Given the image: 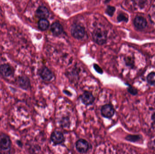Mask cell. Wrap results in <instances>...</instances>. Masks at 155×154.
Wrapping results in <instances>:
<instances>
[{
  "instance_id": "obj_16",
  "label": "cell",
  "mask_w": 155,
  "mask_h": 154,
  "mask_svg": "<svg viewBox=\"0 0 155 154\" xmlns=\"http://www.w3.org/2000/svg\"><path fill=\"white\" fill-rule=\"evenodd\" d=\"M141 137L142 136L138 135H128L125 137V139L130 142H136L141 140Z\"/></svg>"
},
{
  "instance_id": "obj_17",
  "label": "cell",
  "mask_w": 155,
  "mask_h": 154,
  "mask_svg": "<svg viewBox=\"0 0 155 154\" xmlns=\"http://www.w3.org/2000/svg\"><path fill=\"white\" fill-rule=\"evenodd\" d=\"M147 80L150 85L155 86V72L149 73L147 76Z\"/></svg>"
},
{
  "instance_id": "obj_6",
  "label": "cell",
  "mask_w": 155,
  "mask_h": 154,
  "mask_svg": "<svg viewBox=\"0 0 155 154\" xmlns=\"http://www.w3.org/2000/svg\"><path fill=\"white\" fill-rule=\"evenodd\" d=\"M50 140L54 146H57L65 142V137L62 132L56 130L51 134Z\"/></svg>"
},
{
  "instance_id": "obj_10",
  "label": "cell",
  "mask_w": 155,
  "mask_h": 154,
  "mask_svg": "<svg viewBox=\"0 0 155 154\" xmlns=\"http://www.w3.org/2000/svg\"><path fill=\"white\" fill-rule=\"evenodd\" d=\"M18 86L24 90H27L30 87V82L29 78L25 76H22L18 78L17 80Z\"/></svg>"
},
{
  "instance_id": "obj_5",
  "label": "cell",
  "mask_w": 155,
  "mask_h": 154,
  "mask_svg": "<svg viewBox=\"0 0 155 154\" xmlns=\"http://www.w3.org/2000/svg\"><path fill=\"white\" fill-rule=\"evenodd\" d=\"M72 35L77 39H81L85 35V30L84 27L77 24H74L71 28Z\"/></svg>"
},
{
  "instance_id": "obj_2",
  "label": "cell",
  "mask_w": 155,
  "mask_h": 154,
  "mask_svg": "<svg viewBox=\"0 0 155 154\" xmlns=\"http://www.w3.org/2000/svg\"><path fill=\"white\" fill-rule=\"evenodd\" d=\"M38 74L43 81L49 82L54 78L53 72L46 66H43L39 69Z\"/></svg>"
},
{
  "instance_id": "obj_15",
  "label": "cell",
  "mask_w": 155,
  "mask_h": 154,
  "mask_svg": "<svg viewBox=\"0 0 155 154\" xmlns=\"http://www.w3.org/2000/svg\"><path fill=\"white\" fill-rule=\"evenodd\" d=\"M50 23L46 19H41L38 22V27L42 31L47 30L49 28Z\"/></svg>"
},
{
  "instance_id": "obj_21",
  "label": "cell",
  "mask_w": 155,
  "mask_h": 154,
  "mask_svg": "<svg viewBox=\"0 0 155 154\" xmlns=\"http://www.w3.org/2000/svg\"><path fill=\"white\" fill-rule=\"evenodd\" d=\"M118 20L119 21L127 22L128 21V18H127L123 14H120L118 17Z\"/></svg>"
},
{
  "instance_id": "obj_13",
  "label": "cell",
  "mask_w": 155,
  "mask_h": 154,
  "mask_svg": "<svg viewBox=\"0 0 155 154\" xmlns=\"http://www.w3.org/2000/svg\"><path fill=\"white\" fill-rule=\"evenodd\" d=\"M51 31L54 35L58 36L62 34L63 31V27L59 23L56 22L51 26Z\"/></svg>"
},
{
  "instance_id": "obj_11",
  "label": "cell",
  "mask_w": 155,
  "mask_h": 154,
  "mask_svg": "<svg viewBox=\"0 0 155 154\" xmlns=\"http://www.w3.org/2000/svg\"><path fill=\"white\" fill-rule=\"evenodd\" d=\"M135 27L138 29H144L147 25V21L146 19L142 16H137L134 20Z\"/></svg>"
},
{
  "instance_id": "obj_1",
  "label": "cell",
  "mask_w": 155,
  "mask_h": 154,
  "mask_svg": "<svg viewBox=\"0 0 155 154\" xmlns=\"http://www.w3.org/2000/svg\"><path fill=\"white\" fill-rule=\"evenodd\" d=\"M92 37L93 41L99 45H103L106 43L107 39L106 34L100 29H97L93 31Z\"/></svg>"
},
{
  "instance_id": "obj_19",
  "label": "cell",
  "mask_w": 155,
  "mask_h": 154,
  "mask_svg": "<svg viewBox=\"0 0 155 154\" xmlns=\"http://www.w3.org/2000/svg\"><path fill=\"white\" fill-rule=\"evenodd\" d=\"M115 10V8L111 6H108L107 9L106 13H107L108 15L109 16H113Z\"/></svg>"
},
{
  "instance_id": "obj_4",
  "label": "cell",
  "mask_w": 155,
  "mask_h": 154,
  "mask_svg": "<svg viewBox=\"0 0 155 154\" xmlns=\"http://www.w3.org/2000/svg\"><path fill=\"white\" fill-rule=\"evenodd\" d=\"M115 111L111 104H105L102 106L101 114L103 118L110 119L114 115Z\"/></svg>"
},
{
  "instance_id": "obj_8",
  "label": "cell",
  "mask_w": 155,
  "mask_h": 154,
  "mask_svg": "<svg viewBox=\"0 0 155 154\" xmlns=\"http://www.w3.org/2000/svg\"><path fill=\"white\" fill-rule=\"evenodd\" d=\"M11 141L10 137L5 134L0 135V149L7 150L10 148Z\"/></svg>"
},
{
  "instance_id": "obj_18",
  "label": "cell",
  "mask_w": 155,
  "mask_h": 154,
  "mask_svg": "<svg viewBox=\"0 0 155 154\" xmlns=\"http://www.w3.org/2000/svg\"><path fill=\"white\" fill-rule=\"evenodd\" d=\"M93 69H94V70H95V71H96L97 73L100 74V75H102V74H103V70H102V69L101 67L99 66L97 64L94 63L93 64Z\"/></svg>"
},
{
  "instance_id": "obj_20",
  "label": "cell",
  "mask_w": 155,
  "mask_h": 154,
  "mask_svg": "<svg viewBox=\"0 0 155 154\" xmlns=\"http://www.w3.org/2000/svg\"><path fill=\"white\" fill-rule=\"evenodd\" d=\"M128 91L129 93L132 94V95H136L137 94V91L136 89L134 87H132L131 85H129L128 88Z\"/></svg>"
},
{
  "instance_id": "obj_23",
  "label": "cell",
  "mask_w": 155,
  "mask_h": 154,
  "mask_svg": "<svg viewBox=\"0 0 155 154\" xmlns=\"http://www.w3.org/2000/svg\"><path fill=\"white\" fill-rule=\"evenodd\" d=\"M151 119L154 122V123H155V112L151 116Z\"/></svg>"
},
{
  "instance_id": "obj_9",
  "label": "cell",
  "mask_w": 155,
  "mask_h": 154,
  "mask_svg": "<svg viewBox=\"0 0 155 154\" xmlns=\"http://www.w3.org/2000/svg\"><path fill=\"white\" fill-rule=\"evenodd\" d=\"M0 73L3 77H8L13 75V69L9 65L4 64L0 66Z\"/></svg>"
},
{
  "instance_id": "obj_14",
  "label": "cell",
  "mask_w": 155,
  "mask_h": 154,
  "mask_svg": "<svg viewBox=\"0 0 155 154\" xmlns=\"http://www.w3.org/2000/svg\"><path fill=\"white\" fill-rule=\"evenodd\" d=\"M59 126L62 128H69L70 127L71 121L68 116H64L59 121Z\"/></svg>"
},
{
  "instance_id": "obj_12",
  "label": "cell",
  "mask_w": 155,
  "mask_h": 154,
  "mask_svg": "<svg viewBox=\"0 0 155 154\" xmlns=\"http://www.w3.org/2000/svg\"><path fill=\"white\" fill-rule=\"evenodd\" d=\"M36 15L39 18L46 19L49 15V12L48 9L44 6L39 7L36 10Z\"/></svg>"
},
{
  "instance_id": "obj_7",
  "label": "cell",
  "mask_w": 155,
  "mask_h": 154,
  "mask_svg": "<svg viewBox=\"0 0 155 154\" xmlns=\"http://www.w3.org/2000/svg\"><path fill=\"white\" fill-rule=\"evenodd\" d=\"M81 102L86 106L92 105L95 101V98L91 92L85 91L80 97Z\"/></svg>"
},
{
  "instance_id": "obj_3",
  "label": "cell",
  "mask_w": 155,
  "mask_h": 154,
  "mask_svg": "<svg viewBox=\"0 0 155 154\" xmlns=\"http://www.w3.org/2000/svg\"><path fill=\"white\" fill-rule=\"evenodd\" d=\"M90 147H91L89 142L84 139H79L75 143L76 150L79 153L82 154L88 152Z\"/></svg>"
},
{
  "instance_id": "obj_22",
  "label": "cell",
  "mask_w": 155,
  "mask_h": 154,
  "mask_svg": "<svg viewBox=\"0 0 155 154\" xmlns=\"http://www.w3.org/2000/svg\"><path fill=\"white\" fill-rule=\"evenodd\" d=\"M63 92L65 94H66L67 96H70V97L72 96V94L70 92L68 91V90H63Z\"/></svg>"
}]
</instances>
